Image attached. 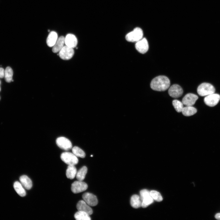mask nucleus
Segmentation results:
<instances>
[{
    "label": "nucleus",
    "instance_id": "17",
    "mask_svg": "<svg viewBox=\"0 0 220 220\" xmlns=\"http://www.w3.org/2000/svg\"><path fill=\"white\" fill-rule=\"evenodd\" d=\"M130 205L134 208L137 209L142 206V201L140 196L136 194L132 196L130 199Z\"/></svg>",
    "mask_w": 220,
    "mask_h": 220
},
{
    "label": "nucleus",
    "instance_id": "9",
    "mask_svg": "<svg viewBox=\"0 0 220 220\" xmlns=\"http://www.w3.org/2000/svg\"><path fill=\"white\" fill-rule=\"evenodd\" d=\"M83 200L89 205L91 206H96L98 203L97 196L90 193H86L82 196Z\"/></svg>",
    "mask_w": 220,
    "mask_h": 220
},
{
    "label": "nucleus",
    "instance_id": "32",
    "mask_svg": "<svg viewBox=\"0 0 220 220\" xmlns=\"http://www.w3.org/2000/svg\"><path fill=\"white\" fill-rule=\"evenodd\" d=\"M1 81H0V84H1Z\"/></svg>",
    "mask_w": 220,
    "mask_h": 220
},
{
    "label": "nucleus",
    "instance_id": "31",
    "mask_svg": "<svg viewBox=\"0 0 220 220\" xmlns=\"http://www.w3.org/2000/svg\"><path fill=\"white\" fill-rule=\"evenodd\" d=\"M215 217L216 219L220 220V213L216 214L215 215Z\"/></svg>",
    "mask_w": 220,
    "mask_h": 220
},
{
    "label": "nucleus",
    "instance_id": "26",
    "mask_svg": "<svg viewBox=\"0 0 220 220\" xmlns=\"http://www.w3.org/2000/svg\"><path fill=\"white\" fill-rule=\"evenodd\" d=\"M150 194L153 199L158 202H161L163 200V198L159 192L155 190H152L150 192Z\"/></svg>",
    "mask_w": 220,
    "mask_h": 220
},
{
    "label": "nucleus",
    "instance_id": "37",
    "mask_svg": "<svg viewBox=\"0 0 220 220\" xmlns=\"http://www.w3.org/2000/svg\"><path fill=\"white\" fill-rule=\"evenodd\" d=\"M0 99H1V98H0Z\"/></svg>",
    "mask_w": 220,
    "mask_h": 220
},
{
    "label": "nucleus",
    "instance_id": "35",
    "mask_svg": "<svg viewBox=\"0 0 220 220\" xmlns=\"http://www.w3.org/2000/svg\"><path fill=\"white\" fill-rule=\"evenodd\" d=\"M50 30H48V31H49V32H50Z\"/></svg>",
    "mask_w": 220,
    "mask_h": 220
},
{
    "label": "nucleus",
    "instance_id": "5",
    "mask_svg": "<svg viewBox=\"0 0 220 220\" xmlns=\"http://www.w3.org/2000/svg\"><path fill=\"white\" fill-rule=\"evenodd\" d=\"M74 54V49L65 46L59 52V56L61 59L68 60L71 59Z\"/></svg>",
    "mask_w": 220,
    "mask_h": 220
},
{
    "label": "nucleus",
    "instance_id": "34",
    "mask_svg": "<svg viewBox=\"0 0 220 220\" xmlns=\"http://www.w3.org/2000/svg\"><path fill=\"white\" fill-rule=\"evenodd\" d=\"M14 80H12V82H14Z\"/></svg>",
    "mask_w": 220,
    "mask_h": 220
},
{
    "label": "nucleus",
    "instance_id": "23",
    "mask_svg": "<svg viewBox=\"0 0 220 220\" xmlns=\"http://www.w3.org/2000/svg\"><path fill=\"white\" fill-rule=\"evenodd\" d=\"M87 169L86 166H84L80 168L77 172L76 178L78 181H83L85 179L87 173Z\"/></svg>",
    "mask_w": 220,
    "mask_h": 220
},
{
    "label": "nucleus",
    "instance_id": "36",
    "mask_svg": "<svg viewBox=\"0 0 220 220\" xmlns=\"http://www.w3.org/2000/svg\"><path fill=\"white\" fill-rule=\"evenodd\" d=\"M93 156H91V157H93Z\"/></svg>",
    "mask_w": 220,
    "mask_h": 220
},
{
    "label": "nucleus",
    "instance_id": "21",
    "mask_svg": "<svg viewBox=\"0 0 220 220\" xmlns=\"http://www.w3.org/2000/svg\"><path fill=\"white\" fill-rule=\"evenodd\" d=\"M14 187L19 196L21 197L26 196V192L21 183L18 181L15 182L14 184Z\"/></svg>",
    "mask_w": 220,
    "mask_h": 220
},
{
    "label": "nucleus",
    "instance_id": "16",
    "mask_svg": "<svg viewBox=\"0 0 220 220\" xmlns=\"http://www.w3.org/2000/svg\"><path fill=\"white\" fill-rule=\"evenodd\" d=\"M19 179L21 184L26 189L30 190L32 187V181L27 175H23L21 176Z\"/></svg>",
    "mask_w": 220,
    "mask_h": 220
},
{
    "label": "nucleus",
    "instance_id": "27",
    "mask_svg": "<svg viewBox=\"0 0 220 220\" xmlns=\"http://www.w3.org/2000/svg\"><path fill=\"white\" fill-rule=\"evenodd\" d=\"M172 104L176 111L178 113L182 112L184 108L182 102L178 100H174L172 102Z\"/></svg>",
    "mask_w": 220,
    "mask_h": 220
},
{
    "label": "nucleus",
    "instance_id": "18",
    "mask_svg": "<svg viewBox=\"0 0 220 220\" xmlns=\"http://www.w3.org/2000/svg\"><path fill=\"white\" fill-rule=\"evenodd\" d=\"M58 39V34L55 31L51 32L49 35L47 39V43L48 46L53 47L55 45Z\"/></svg>",
    "mask_w": 220,
    "mask_h": 220
},
{
    "label": "nucleus",
    "instance_id": "3",
    "mask_svg": "<svg viewBox=\"0 0 220 220\" xmlns=\"http://www.w3.org/2000/svg\"><path fill=\"white\" fill-rule=\"evenodd\" d=\"M215 89L214 86L211 84L204 83L201 84L198 87L197 92L201 96H207L215 93Z\"/></svg>",
    "mask_w": 220,
    "mask_h": 220
},
{
    "label": "nucleus",
    "instance_id": "22",
    "mask_svg": "<svg viewBox=\"0 0 220 220\" xmlns=\"http://www.w3.org/2000/svg\"><path fill=\"white\" fill-rule=\"evenodd\" d=\"M74 217L77 220H90V215L85 212L78 211L74 215Z\"/></svg>",
    "mask_w": 220,
    "mask_h": 220
},
{
    "label": "nucleus",
    "instance_id": "24",
    "mask_svg": "<svg viewBox=\"0 0 220 220\" xmlns=\"http://www.w3.org/2000/svg\"><path fill=\"white\" fill-rule=\"evenodd\" d=\"M13 74V71L11 68L10 67H8L5 71V79L8 83L11 82L12 80V77Z\"/></svg>",
    "mask_w": 220,
    "mask_h": 220
},
{
    "label": "nucleus",
    "instance_id": "1",
    "mask_svg": "<svg viewBox=\"0 0 220 220\" xmlns=\"http://www.w3.org/2000/svg\"><path fill=\"white\" fill-rule=\"evenodd\" d=\"M170 85V82L168 77L164 76H160L152 79L150 86L153 90L162 92L168 89Z\"/></svg>",
    "mask_w": 220,
    "mask_h": 220
},
{
    "label": "nucleus",
    "instance_id": "14",
    "mask_svg": "<svg viewBox=\"0 0 220 220\" xmlns=\"http://www.w3.org/2000/svg\"><path fill=\"white\" fill-rule=\"evenodd\" d=\"M77 208L78 211L86 212L90 215L93 213L92 209L84 200L79 201L77 205Z\"/></svg>",
    "mask_w": 220,
    "mask_h": 220
},
{
    "label": "nucleus",
    "instance_id": "6",
    "mask_svg": "<svg viewBox=\"0 0 220 220\" xmlns=\"http://www.w3.org/2000/svg\"><path fill=\"white\" fill-rule=\"evenodd\" d=\"M56 143L60 148L65 150H69L72 147L71 142L64 137H61L58 138L56 140Z\"/></svg>",
    "mask_w": 220,
    "mask_h": 220
},
{
    "label": "nucleus",
    "instance_id": "30",
    "mask_svg": "<svg viewBox=\"0 0 220 220\" xmlns=\"http://www.w3.org/2000/svg\"><path fill=\"white\" fill-rule=\"evenodd\" d=\"M5 71L2 68H0V78H3L5 77Z\"/></svg>",
    "mask_w": 220,
    "mask_h": 220
},
{
    "label": "nucleus",
    "instance_id": "28",
    "mask_svg": "<svg viewBox=\"0 0 220 220\" xmlns=\"http://www.w3.org/2000/svg\"><path fill=\"white\" fill-rule=\"evenodd\" d=\"M153 202V200L150 196L146 197L142 201V207L146 208Z\"/></svg>",
    "mask_w": 220,
    "mask_h": 220
},
{
    "label": "nucleus",
    "instance_id": "11",
    "mask_svg": "<svg viewBox=\"0 0 220 220\" xmlns=\"http://www.w3.org/2000/svg\"><path fill=\"white\" fill-rule=\"evenodd\" d=\"M220 100V96L214 93L206 96L204 101L207 105L210 107H213L218 103Z\"/></svg>",
    "mask_w": 220,
    "mask_h": 220
},
{
    "label": "nucleus",
    "instance_id": "19",
    "mask_svg": "<svg viewBox=\"0 0 220 220\" xmlns=\"http://www.w3.org/2000/svg\"><path fill=\"white\" fill-rule=\"evenodd\" d=\"M77 169L74 165H69L66 171V175L67 178L71 180L74 178L77 173Z\"/></svg>",
    "mask_w": 220,
    "mask_h": 220
},
{
    "label": "nucleus",
    "instance_id": "15",
    "mask_svg": "<svg viewBox=\"0 0 220 220\" xmlns=\"http://www.w3.org/2000/svg\"><path fill=\"white\" fill-rule=\"evenodd\" d=\"M65 37L63 36H60L58 38L53 47L52 51L54 53L59 52L64 46Z\"/></svg>",
    "mask_w": 220,
    "mask_h": 220
},
{
    "label": "nucleus",
    "instance_id": "33",
    "mask_svg": "<svg viewBox=\"0 0 220 220\" xmlns=\"http://www.w3.org/2000/svg\"><path fill=\"white\" fill-rule=\"evenodd\" d=\"M1 87H0V91H1Z\"/></svg>",
    "mask_w": 220,
    "mask_h": 220
},
{
    "label": "nucleus",
    "instance_id": "12",
    "mask_svg": "<svg viewBox=\"0 0 220 220\" xmlns=\"http://www.w3.org/2000/svg\"><path fill=\"white\" fill-rule=\"evenodd\" d=\"M77 43V39L74 34H68L65 37V44L68 47L74 49L76 47Z\"/></svg>",
    "mask_w": 220,
    "mask_h": 220
},
{
    "label": "nucleus",
    "instance_id": "29",
    "mask_svg": "<svg viewBox=\"0 0 220 220\" xmlns=\"http://www.w3.org/2000/svg\"><path fill=\"white\" fill-rule=\"evenodd\" d=\"M140 197L142 201L146 197L150 196V192L146 189L143 190L140 192Z\"/></svg>",
    "mask_w": 220,
    "mask_h": 220
},
{
    "label": "nucleus",
    "instance_id": "7",
    "mask_svg": "<svg viewBox=\"0 0 220 220\" xmlns=\"http://www.w3.org/2000/svg\"><path fill=\"white\" fill-rule=\"evenodd\" d=\"M169 96L173 98H178L181 97L183 93L182 88L179 85L174 84L170 88L168 91Z\"/></svg>",
    "mask_w": 220,
    "mask_h": 220
},
{
    "label": "nucleus",
    "instance_id": "25",
    "mask_svg": "<svg viewBox=\"0 0 220 220\" xmlns=\"http://www.w3.org/2000/svg\"><path fill=\"white\" fill-rule=\"evenodd\" d=\"M73 153L77 157L84 158L85 157L84 151L79 147L75 146L72 149Z\"/></svg>",
    "mask_w": 220,
    "mask_h": 220
},
{
    "label": "nucleus",
    "instance_id": "8",
    "mask_svg": "<svg viewBox=\"0 0 220 220\" xmlns=\"http://www.w3.org/2000/svg\"><path fill=\"white\" fill-rule=\"evenodd\" d=\"M135 48L140 53L142 54L146 53L149 49V43L147 39L145 38H143L136 42Z\"/></svg>",
    "mask_w": 220,
    "mask_h": 220
},
{
    "label": "nucleus",
    "instance_id": "2",
    "mask_svg": "<svg viewBox=\"0 0 220 220\" xmlns=\"http://www.w3.org/2000/svg\"><path fill=\"white\" fill-rule=\"evenodd\" d=\"M143 36L142 30L139 27H137L127 33L125 36V39L129 42H137L143 38Z\"/></svg>",
    "mask_w": 220,
    "mask_h": 220
},
{
    "label": "nucleus",
    "instance_id": "20",
    "mask_svg": "<svg viewBox=\"0 0 220 220\" xmlns=\"http://www.w3.org/2000/svg\"><path fill=\"white\" fill-rule=\"evenodd\" d=\"M181 112L184 116L189 117L195 114L197 112V110L192 106H186L184 107Z\"/></svg>",
    "mask_w": 220,
    "mask_h": 220
},
{
    "label": "nucleus",
    "instance_id": "10",
    "mask_svg": "<svg viewBox=\"0 0 220 220\" xmlns=\"http://www.w3.org/2000/svg\"><path fill=\"white\" fill-rule=\"evenodd\" d=\"M88 188L87 185L82 181H75L71 186V190L74 193H77L86 190Z\"/></svg>",
    "mask_w": 220,
    "mask_h": 220
},
{
    "label": "nucleus",
    "instance_id": "13",
    "mask_svg": "<svg viewBox=\"0 0 220 220\" xmlns=\"http://www.w3.org/2000/svg\"><path fill=\"white\" fill-rule=\"evenodd\" d=\"M198 99V97L196 95L189 93L185 96L182 99V103L186 106H192Z\"/></svg>",
    "mask_w": 220,
    "mask_h": 220
},
{
    "label": "nucleus",
    "instance_id": "4",
    "mask_svg": "<svg viewBox=\"0 0 220 220\" xmlns=\"http://www.w3.org/2000/svg\"><path fill=\"white\" fill-rule=\"evenodd\" d=\"M61 160L65 163L68 165H75L78 162V159L74 154L65 152L62 153L61 156Z\"/></svg>",
    "mask_w": 220,
    "mask_h": 220
}]
</instances>
